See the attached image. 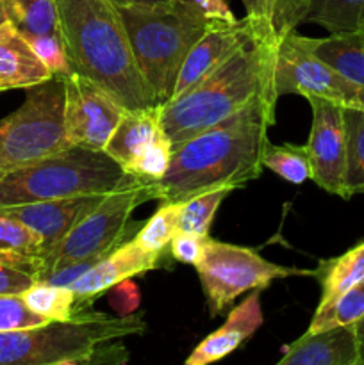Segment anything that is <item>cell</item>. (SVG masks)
I'll list each match as a JSON object with an SVG mask.
<instances>
[{"mask_svg":"<svg viewBox=\"0 0 364 365\" xmlns=\"http://www.w3.org/2000/svg\"><path fill=\"white\" fill-rule=\"evenodd\" d=\"M49 323L52 321L29 309L21 294H0V331L29 330Z\"/></svg>","mask_w":364,"mask_h":365,"instance_id":"obj_32","label":"cell"},{"mask_svg":"<svg viewBox=\"0 0 364 365\" xmlns=\"http://www.w3.org/2000/svg\"><path fill=\"white\" fill-rule=\"evenodd\" d=\"M11 21V13H9V0H0V25Z\"/></svg>","mask_w":364,"mask_h":365,"instance_id":"obj_41","label":"cell"},{"mask_svg":"<svg viewBox=\"0 0 364 365\" xmlns=\"http://www.w3.org/2000/svg\"><path fill=\"white\" fill-rule=\"evenodd\" d=\"M364 319V280L341 292L332 302L318 305L314 317L310 319L307 334L334 330L341 327H352Z\"/></svg>","mask_w":364,"mask_h":365,"instance_id":"obj_24","label":"cell"},{"mask_svg":"<svg viewBox=\"0 0 364 365\" xmlns=\"http://www.w3.org/2000/svg\"><path fill=\"white\" fill-rule=\"evenodd\" d=\"M161 257L163 253L143 250L134 241V237L123 241L71 285L70 291L75 296V312L84 310L86 307L91 305L93 299L120 282L156 269L161 262Z\"/></svg>","mask_w":364,"mask_h":365,"instance_id":"obj_14","label":"cell"},{"mask_svg":"<svg viewBox=\"0 0 364 365\" xmlns=\"http://www.w3.org/2000/svg\"><path fill=\"white\" fill-rule=\"evenodd\" d=\"M161 134H164L161 127V106L143 110H125L103 152L128 173L139 153Z\"/></svg>","mask_w":364,"mask_h":365,"instance_id":"obj_20","label":"cell"},{"mask_svg":"<svg viewBox=\"0 0 364 365\" xmlns=\"http://www.w3.org/2000/svg\"><path fill=\"white\" fill-rule=\"evenodd\" d=\"M313 277L320 282V305L332 302L341 292L364 280V241L334 259L320 260Z\"/></svg>","mask_w":364,"mask_h":365,"instance_id":"obj_23","label":"cell"},{"mask_svg":"<svg viewBox=\"0 0 364 365\" xmlns=\"http://www.w3.org/2000/svg\"><path fill=\"white\" fill-rule=\"evenodd\" d=\"M125 109L81 73L64 75V135L70 146L103 152Z\"/></svg>","mask_w":364,"mask_h":365,"instance_id":"obj_11","label":"cell"},{"mask_svg":"<svg viewBox=\"0 0 364 365\" xmlns=\"http://www.w3.org/2000/svg\"><path fill=\"white\" fill-rule=\"evenodd\" d=\"M313 110L307 155L310 180L318 187L343 200H350L346 191V125L345 107L323 98H307Z\"/></svg>","mask_w":364,"mask_h":365,"instance_id":"obj_12","label":"cell"},{"mask_svg":"<svg viewBox=\"0 0 364 365\" xmlns=\"http://www.w3.org/2000/svg\"><path fill=\"white\" fill-rule=\"evenodd\" d=\"M346 125V191L364 195V109H345Z\"/></svg>","mask_w":364,"mask_h":365,"instance_id":"obj_26","label":"cell"},{"mask_svg":"<svg viewBox=\"0 0 364 365\" xmlns=\"http://www.w3.org/2000/svg\"><path fill=\"white\" fill-rule=\"evenodd\" d=\"M34 284V274L0 264V294H24Z\"/></svg>","mask_w":364,"mask_h":365,"instance_id":"obj_37","label":"cell"},{"mask_svg":"<svg viewBox=\"0 0 364 365\" xmlns=\"http://www.w3.org/2000/svg\"><path fill=\"white\" fill-rule=\"evenodd\" d=\"M209 237V235H207ZM206 235L196 234H182L178 232L170 242L171 257L182 264H189V266L196 267V264L202 260L203 248H206Z\"/></svg>","mask_w":364,"mask_h":365,"instance_id":"obj_34","label":"cell"},{"mask_svg":"<svg viewBox=\"0 0 364 365\" xmlns=\"http://www.w3.org/2000/svg\"><path fill=\"white\" fill-rule=\"evenodd\" d=\"M57 11L61 39L75 73L95 82L125 110L159 107L113 0H57Z\"/></svg>","mask_w":364,"mask_h":365,"instance_id":"obj_2","label":"cell"},{"mask_svg":"<svg viewBox=\"0 0 364 365\" xmlns=\"http://www.w3.org/2000/svg\"><path fill=\"white\" fill-rule=\"evenodd\" d=\"M211 316L223 312L238 296L259 291L271 282L288 277H313V271L278 266L257 252L207 237L202 260L196 264Z\"/></svg>","mask_w":364,"mask_h":365,"instance_id":"obj_9","label":"cell"},{"mask_svg":"<svg viewBox=\"0 0 364 365\" xmlns=\"http://www.w3.org/2000/svg\"><path fill=\"white\" fill-rule=\"evenodd\" d=\"M116 6H163L170 0H113Z\"/></svg>","mask_w":364,"mask_h":365,"instance_id":"obj_39","label":"cell"},{"mask_svg":"<svg viewBox=\"0 0 364 365\" xmlns=\"http://www.w3.org/2000/svg\"><path fill=\"white\" fill-rule=\"evenodd\" d=\"M263 166L277 173L282 180L293 185H302L310 178V164L305 145H268L263 157Z\"/></svg>","mask_w":364,"mask_h":365,"instance_id":"obj_29","label":"cell"},{"mask_svg":"<svg viewBox=\"0 0 364 365\" xmlns=\"http://www.w3.org/2000/svg\"><path fill=\"white\" fill-rule=\"evenodd\" d=\"M52 77L13 21L0 25V81L4 88L29 89Z\"/></svg>","mask_w":364,"mask_h":365,"instance_id":"obj_19","label":"cell"},{"mask_svg":"<svg viewBox=\"0 0 364 365\" xmlns=\"http://www.w3.org/2000/svg\"><path fill=\"white\" fill-rule=\"evenodd\" d=\"M278 41L256 38L184 95L163 103L161 127L171 146L175 148L227 120L257 96L275 93L273 68Z\"/></svg>","mask_w":364,"mask_h":365,"instance_id":"obj_3","label":"cell"},{"mask_svg":"<svg viewBox=\"0 0 364 365\" xmlns=\"http://www.w3.org/2000/svg\"><path fill=\"white\" fill-rule=\"evenodd\" d=\"M0 91H6V88H4V84H2V81H0Z\"/></svg>","mask_w":364,"mask_h":365,"instance_id":"obj_44","label":"cell"},{"mask_svg":"<svg viewBox=\"0 0 364 365\" xmlns=\"http://www.w3.org/2000/svg\"><path fill=\"white\" fill-rule=\"evenodd\" d=\"M0 264L36 274L43 269L41 239L21 221L0 214Z\"/></svg>","mask_w":364,"mask_h":365,"instance_id":"obj_21","label":"cell"},{"mask_svg":"<svg viewBox=\"0 0 364 365\" xmlns=\"http://www.w3.org/2000/svg\"><path fill=\"white\" fill-rule=\"evenodd\" d=\"M171 155H173V146L171 141L166 138V134H161L153 143H150L134 164L131 166L128 173L136 175V177L146 178V180H161L164 173L168 171L171 163Z\"/></svg>","mask_w":364,"mask_h":365,"instance_id":"obj_31","label":"cell"},{"mask_svg":"<svg viewBox=\"0 0 364 365\" xmlns=\"http://www.w3.org/2000/svg\"><path fill=\"white\" fill-rule=\"evenodd\" d=\"M139 71L157 103L171 100L178 71L195 43L213 21L193 4L170 0L163 6H116Z\"/></svg>","mask_w":364,"mask_h":365,"instance_id":"obj_4","label":"cell"},{"mask_svg":"<svg viewBox=\"0 0 364 365\" xmlns=\"http://www.w3.org/2000/svg\"><path fill=\"white\" fill-rule=\"evenodd\" d=\"M25 39L52 75H68L74 71L59 36H34Z\"/></svg>","mask_w":364,"mask_h":365,"instance_id":"obj_33","label":"cell"},{"mask_svg":"<svg viewBox=\"0 0 364 365\" xmlns=\"http://www.w3.org/2000/svg\"><path fill=\"white\" fill-rule=\"evenodd\" d=\"M178 210L181 203L163 202L157 212L139 228L138 234L134 235V241L146 252L164 253V248L178 234Z\"/></svg>","mask_w":364,"mask_h":365,"instance_id":"obj_30","label":"cell"},{"mask_svg":"<svg viewBox=\"0 0 364 365\" xmlns=\"http://www.w3.org/2000/svg\"><path fill=\"white\" fill-rule=\"evenodd\" d=\"M54 365H82V362H75V360H64V362H57Z\"/></svg>","mask_w":364,"mask_h":365,"instance_id":"obj_42","label":"cell"},{"mask_svg":"<svg viewBox=\"0 0 364 365\" xmlns=\"http://www.w3.org/2000/svg\"><path fill=\"white\" fill-rule=\"evenodd\" d=\"M277 98L275 93H264L239 113L175 146L170 168L156 182L157 200L182 203L213 189H238L259 178Z\"/></svg>","mask_w":364,"mask_h":365,"instance_id":"obj_1","label":"cell"},{"mask_svg":"<svg viewBox=\"0 0 364 365\" xmlns=\"http://www.w3.org/2000/svg\"><path fill=\"white\" fill-rule=\"evenodd\" d=\"M259 296V291H253L234 310H231L223 327L207 335L193 349L184 365H211L220 362L236 351L246 339L252 337L264 321Z\"/></svg>","mask_w":364,"mask_h":365,"instance_id":"obj_17","label":"cell"},{"mask_svg":"<svg viewBox=\"0 0 364 365\" xmlns=\"http://www.w3.org/2000/svg\"><path fill=\"white\" fill-rule=\"evenodd\" d=\"M259 38L248 18L236 24H216L195 43L178 71L173 96L178 98L200 81L213 73L227 59H231L239 48Z\"/></svg>","mask_w":364,"mask_h":365,"instance_id":"obj_13","label":"cell"},{"mask_svg":"<svg viewBox=\"0 0 364 365\" xmlns=\"http://www.w3.org/2000/svg\"><path fill=\"white\" fill-rule=\"evenodd\" d=\"M102 196H77V198L27 203V205L4 209L0 210V214L21 221L41 239L43 260H45V257L63 241L75 223L100 202Z\"/></svg>","mask_w":364,"mask_h":365,"instance_id":"obj_16","label":"cell"},{"mask_svg":"<svg viewBox=\"0 0 364 365\" xmlns=\"http://www.w3.org/2000/svg\"><path fill=\"white\" fill-rule=\"evenodd\" d=\"M355 327L359 337V365H364V319H360Z\"/></svg>","mask_w":364,"mask_h":365,"instance_id":"obj_40","label":"cell"},{"mask_svg":"<svg viewBox=\"0 0 364 365\" xmlns=\"http://www.w3.org/2000/svg\"><path fill=\"white\" fill-rule=\"evenodd\" d=\"M300 24H318L330 34L364 32V0H277L273 27L278 38Z\"/></svg>","mask_w":364,"mask_h":365,"instance_id":"obj_15","label":"cell"},{"mask_svg":"<svg viewBox=\"0 0 364 365\" xmlns=\"http://www.w3.org/2000/svg\"><path fill=\"white\" fill-rule=\"evenodd\" d=\"M305 45L339 73L364 88V32L305 38Z\"/></svg>","mask_w":364,"mask_h":365,"instance_id":"obj_22","label":"cell"},{"mask_svg":"<svg viewBox=\"0 0 364 365\" xmlns=\"http://www.w3.org/2000/svg\"><path fill=\"white\" fill-rule=\"evenodd\" d=\"M271 2H273V11H275V4H277V0H271Z\"/></svg>","mask_w":364,"mask_h":365,"instance_id":"obj_45","label":"cell"},{"mask_svg":"<svg viewBox=\"0 0 364 365\" xmlns=\"http://www.w3.org/2000/svg\"><path fill=\"white\" fill-rule=\"evenodd\" d=\"M141 316H109L81 310L70 321L0 331V365H54L64 360L88 362L103 346L141 335Z\"/></svg>","mask_w":364,"mask_h":365,"instance_id":"obj_5","label":"cell"},{"mask_svg":"<svg viewBox=\"0 0 364 365\" xmlns=\"http://www.w3.org/2000/svg\"><path fill=\"white\" fill-rule=\"evenodd\" d=\"M273 88L277 96H314L345 109H364V88L310 52L305 45V36L296 34V31L284 34L278 41Z\"/></svg>","mask_w":364,"mask_h":365,"instance_id":"obj_10","label":"cell"},{"mask_svg":"<svg viewBox=\"0 0 364 365\" xmlns=\"http://www.w3.org/2000/svg\"><path fill=\"white\" fill-rule=\"evenodd\" d=\"M128 175L106 152L68 146L0 178V210L49 200L107 195Z\"/></svg>","mask_w":364,"mask_h":365,"instance_id":"obj_6","label":"cell"},{"mask_svg":"<svg viewBox=\"0 0 364 365\" xmlns=\"http://www.w3.org/2000/svg\"><path fill=\"white\" fill-rule=\"evenodd\" d=\"M29 309L49 321L63 323L75 316V296L70 289L36 282L21 294Z\"/></svg>","mask_w":364,"mask_h":365,"instance_id":"obj_28","label":"cell"},{"mask_svg":"<svg viewBox=\"0 0 364 365\" xmlns=\"http://www.w3.org/2000/svg\"><path fill=\"white\" fill-rule=\"evenodd\" d=\"M234 191L232 187H220L213 191L202 192L198 196L186 200L181 203L178 210L177 227L182 234H196L209 235L211 223L214 220V214L220 209L221 202Z\"/></svg>","mask_w":364,"mask_h":365,"instance_id":"obj_27","label":"cell"},{"mask_svg":"<svg viewBox=\"0 0 364 365\" xmlns=\"http://www.w3.org/2000/svg\"><path fill=\"white\" fill-rule=\"evenodd\" d=\"M191 4L200 11L203 18L213 24H236L238 21L225 0H191Z\"/></svg>","mask_w":364,"mask_h":365,"instance_id":"obj_38","label":"cell"},{"mask_svg":"<svg viewBox=\"0 0 364 365\" xmlns=\"http://www.w3.org/2000/svg\"><path fill=\"white\" fill-rule=\"evenodd\" d=\"M11 21L25 36H59L57 0H9Z\"/></svg>","mask_w":364,"mask_h":365,"instance_id":"obj_25","label":"cell"},{"mask_svg":"<svg viewBox=\"0 0 364 365\" xmlns=\"http://www.w3.org/2000/svg\"><path fill=\"white\" fill-rule=\"evenodd\" d=\"M64 75L27 89L25 102L0 120V178L68 148Z\"/></svg>","mask_w":364,"mask_h":365,"instance_id":"obj_7","label":"cell"},{"mask_svg":"<svg viewBox=\"0 0 364 365\" xmlns=\"http://www.w3.org/2000/svg\"><path fill=\"white\" fill-rule=\"evenodd\" d=\"M150 200H157L156 182L128 175L123 184L103 195L75 223L63 241L45 257L43 269L111 253L136 230V223H131L132 210Z\"/></svg>","mask_w":364,"mask_h":365,"instance_id":"obj_8","label":"cell"},{"mask_svg":"<svg viewBox=\"0 0 364 365\" xmlns=\"http://www.w3.org/2000/svg\"><path fill=\"white\" fill-rule=\"evenodd\" d=\"M175 2H182V4H191V0H175Z\"/></svg>","mask_w":364,"mask_h":365,"instance_id":"obj_43","label":"cell"},{"mask_svg":"<svg viewBox=\"0 0 364 365\" xmlns=\"http://www.w3.org/2000/svg\"><path fill=\"white\" fill-rule=\"evenodd\" d=\"M139 303H141V294H139V287L132 282V278L111 287L109 305L113 307L116 316H132L138 310Z\"/></svg>","mask_w":364,"mask_h":365,"instance_id":"obj_36","label":"cell"},{"mask_svg":"<svg viewBox=\"0 0 364 365\" xmlns=\"http://www.w3.org/2000/svg\"><path fill=\"white\" fill-rule=\"evenodd\" d=\"M275 365H359L357 327L303 334Z\"/></svg>","mask_w":364,"mask_h":365,"instance_id":"obj_18","label":"cell"},{"mask_svg":"<svg viewBox=\"0 0 364 365\" xmlns=\"http://www.w3.org/2000/svg\"><path fill=\"white\" fill-rule=\"evenodd\" d=\"M246 18L252 21L261 39H280L273 27V2L271 0H243Z\"/></svg>","mask_w":364,"mask_h":365,"instance_id":"obj_35","label":"cell"}]
</instances>
